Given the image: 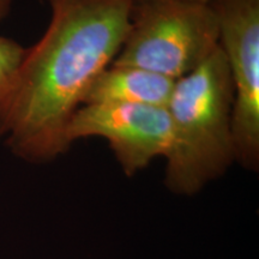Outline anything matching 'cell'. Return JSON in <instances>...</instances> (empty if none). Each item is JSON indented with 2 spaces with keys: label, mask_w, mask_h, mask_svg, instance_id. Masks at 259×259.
<instances>
[{
  "label": "cell",
  "mask_w": 259,
  "mask_h": 259,
  "mask_svg": "<svg viewBox=\"0 0 259 259\" xmlns=\"http://www.w3.org/2000/svg\"><path fill=\"white\" fill-rule=\"evenodd\" d=\"M14 0H0V21L9 15Z\"/></svg>",
  "instance_id": "cell-8"
},
{
  "label": "cell",
  "mask_w": 259,
  "mask_h": 259,
  "mask_svg": "<svg viewBox=\"0 0 259 259\" xmlns=\"http://www.w3.org/2000/svg\"><path fill=\"white\" fill-rule=\"evenodd\" d=\"M48 27L0 99V138L11 153L46 163L70 150L71 119L94 79L118 56L135 0H45Z\"/></svg>",
  "instance_id": "cell-1"
},
{
  "label": "cell",
  "mask_w": 259,
  "mask_h": 259,
  "mask_svg": "<svg viewBox=\"0 0 259 259\" xmlns=\"http://www.w3.org/2000/svg\"><path fill=\"white\" fill-rule=\"evenodd\" d=\"M101 137L108 142L121 169L135 176L157 156L167 158L173 132L167 108L147 105H83L67 130L70 143Z\"/></svg>",
  "instance_id": "cell-5"
},
{
  "label": "cell",
  "mask_w": 259,
  "mask_h": 259,
  "mask_svg": "<svg viewBox=\"0 0 259 259\" xmlns=\"http://www.w3.org/2000/svg\"><path fill=\"white\" fill-rule=\"evenodd\" d=\"M138 2V0H135ZM180 2H190V3H199V4H210L212 0H180Z\"/></svg>",
  "instance_id": "cell-9"
},
{
  "label": "cell",
  "mask_w": 259,
  "mask_h": 259,
  "mask_svg": "<svg viewBox=\"0 0 259 259\" xmlns=\"http://www.w3.org/2000/svg\"><path fill=\"white\" fill-rule=\"evenodd\" d=\"M234 88L226 57L218 48L196 70L176 80L167 105L173 147L166 158V185L193 194L235 162Z\"/></svg>",
  "instance_id": "cell-2"
},
{
  "label": "cell",
  "mask_w": 259,
  "mask_h": 259,
  "mask_svg": "<svg viewBox=\"0 0 259 259\" xmlns=\"http://www.w3.org/2000/svg\"><path fill=\"white\" fill-rule=\"evenodd\" d=\"M220 48L234 88L233 141L235 162L259 166V0H212Z\"/></svg>",
  "instance_id": "cell-4"
},
{
  "label": "cell",
  "mask_w": 259,
  "mask_h": 259,
  "mask_svg": "<svg viewBox=\"0 0 259 259\" xmlns=\"http://www.w3.org/2000/svg\"><path fill=\"white\" fill-rule=\"evenodd\" d=\"M25 53V48L11 38L0 36V99L8 90Z\"/></svg>",
  "instance_id": "cell-7"
},
{
  "label": "cell",
  "mask_w": 259,
  "mask_h": 259,
  "mask_svg": "<svg viewBox=\"0 0 259 259\" xmlns=\"http://www.w3.org/2000/svg\"><path fill=\"white\" fill-rule=\"evenodd\" d=\"M176 80L135 66L109 65L90 84L83 105H147L166 108Z\"/></svg>",
  "instance_id": "cell-6"
},
{
  "label": "cell",
  "mask_w": 259,
  "mask_h": 259,
  "mask_svg": "<svg viewBox=\"0 0 259 259\" xmlns=\"http://www.w3.org/2000/svg\"><path fill=\"white\" fill-rule=\"evenodd\" d=\"M219 41L218 18L209 4L138 0L112 65L139 67L178 80L211 57Z\"/></svg>",
  "instance_id": "cell-3"
}]
</instances>
